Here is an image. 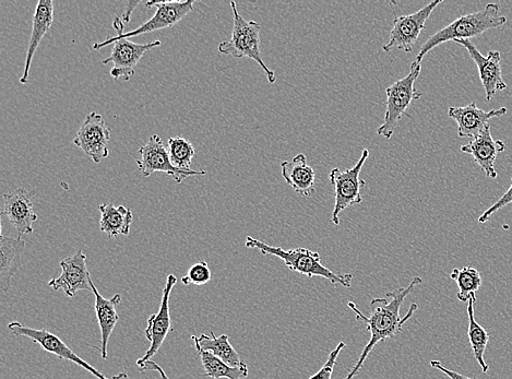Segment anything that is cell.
Masks as SVG:
<instances>
[{"mask_svg": "<svg viewBox=\"0 0 512 379\" xmlns=\"http://www.w3.org/2000/svg\"><path fill=\"white\" fill-rule=\"evenodd\" d=\"M442 3L443 0H435L414 14L396 17L390 31L389 41L383 46V50L386 53L391 52L392 49L411 53L425 29L426 21Z\"/></svg>", "mask_w": 512, "mask_h": 379, "instance_id": "9c48e42d", "label": "cell"}, {"mask_svg": "<svg viewBox=\"0 0 512 379\" xmlns=\"http://www.w3.org/2000/svg\"><path fill=\"white\" fill-rule=\"evenodd\" d=\"M168 152L175 168L193 171L192 162L196 155L195 148L183 137H172L168 142Z\"/></svg>", "mask_w": 512, "mask_h": 379, "instance_id": "83f0119b", "label": "cell"}, {"mask_svg": "<svg viewBox=\"0 0 512 379\" xmlns=\"http://www.w3.org/2000/svg\"><path fill=\"white\" fill-rule=\"evenodd\" d=\"M54 22V3L51 0H40L35 8L33 16L32 32L29 42L26 66L23 75L20 78L21 84H27L29 81L31 65L35 52H37L45 34L52 29Z\"/></svg>", "mask_w": 512, "mask_h": 379, "instance_id": "44dd1931", "label": "cell"}, {"mask_svg": "<svg viewBox=\"0 0 512 379\" xmlns=\"http://www.w3.org/2000/svg\"><path fill=\"white\" fill-rule=\"evenodd\" d=\"M507 18L500 16V7L497 4H488L480 11L463 15L451 22L450 25L436 32L421 47L420 53L416 56L415 65H422L423 58L433 51L435 47L449 41L470 40L484 32L503 27Z\"/></svg>", "mask_w": 512, "mask_h": 379, "instance_id": "7a4b0ae2", "label": "cell"}, {"mask_svg": "<svg viewBox=\"0 0 512 379\" xmlns=\"http://www.w3.org/2000/svg\"><path fill=\"white\" fill-rule=\"evenodd\" d=\"M139 5H140V2L127 3V7L125 10V13L123 14V19H122L125 23H128L130 21V18H132V14L134 13L135 8Z\"/></svg>", "mask_w": 512, "mask_h": 379, "instance_id": "836d02e7", "label": "cell"}, {"mask_svg": "<svg viewBox=\"0 0 512 379\" xmlns=\"http://www.w3.org/2000/svg\"><path fill=\"white\" fill-rule=\"evenodd\" d=\"M369 158V150L364 149L359 161L351 169L341 171L339 168L330 172V183L335 189V208L332 211L331 221L340 225V215L349 207L363 203L362 188L366 182L361 179L362 169Z\"/></svg>", "mask_w": 512, "mask_h": 379, "instance_id": "8992f818", "label": "cell"}, {"mask_svg": "<svg viewBox=\"0 0 512 379\" xmlns=\"http://www.w3.org/2000/svg\"><path fill=\"white\" fill-rule=\"evenodd\" d=\"M196 2L195 0H186V2H148L147 7H156V14L134 31L124 32V23L121 18L116 17L113 21V27L117 32L114 39H130L138 35L151 33L163 29H168L177 25L187 15L192 13Z\"/></svg>", "mask_w": 512, "mask_h": 379, "instance_id": "52a82bcc", "label": "cell"}, {"mask_svg": "<svg viewBox=\"0 0 512 379\" xmlns=\"http://www.w3.org/2000/svg\"><path fill=\"white\" fill-rule=\"evenodd\" d=\"M91 288L95 299L94 309L97 314L99 326L101 329V355L103 360L109 359L107 353V346H109L110 338L119 321L117 313V306L122 302L121 294H116L112 299L107 300L98 291L93 281H91Z\"/></svg>", "mask_w": 512, "mask_h": 379, "instance_id": "ffe728a7", "label": "cell"}, {"mask_svg": "<svg viewBox=\"0 0 512 379\" xmlns=\"http://www.w3.org/2000/svg\"><path fill=\"white\" fill-rule=\"evenodd\" d=\"M476 302L475 293L471 294L469 305H468V315H469V330L468 336L470 340V345L474 354V358L478 361L479 365L483 373H487L490 370V366L486 364L485 361V351L488 345V341H490V335H488L487 331L475 321L474 317V304Z\"/></svg>", "mask_w": 512, "mask_h": 379, "instance_id": "d4e9b609", "label": "cell"}, {"mask_svg": "<svg viewBox=\"0 0 512 379\" xmlns=\"http://www.w3.org/2000/svg\"><path fill=\"white\" fill-rule=\"evenodd\" d=\"M3 216L6 215L9 222L18 233V239L32 234L33 223L38 221V215L33 208L32 196L26 189H16L4 195Z\"/></svg>", "mask_w": 512, "mask_h": 379, "instance_id": "2e32d148", "label": "cell"}, {"mask_svg": "<svg viewBox=\"0 0 512 379\" xmlns=\"http://www.w3.org/2000/svg\"><path fill=\"white\" fill-rule=\"evenodd\" d=\"M8 329L11 331V334L17 337H26L31 339L33 342L38 343V345H40L46 352L54 354L59 360L73 362L98 379H107L101 372L95 369V367L81 359L79 355L71 350L62 339H59L57 336L50 333L49 330L44 328H30L23 326L19 322L9 323Z\"/></svg>", "mask_w": 512, "mask_h": 379, "instance_id": "8fae6325", "label": "cell"}, {"mask_svg": "<svg viewBox=\"0 0 512 379\" xmlns=\"http://www.w3.org/2000/svg\"><path fill=\"white\" fill-rule=\"evenodd\" d=\"M199 359L204 366L205 375L214 379H244L248 376V366L233 367L208 352L199 351Z\"/></svg>", "mask_w": 512, "mask_h": 379, "instance_id": "484cf974", "label": "cell"}, {"mask_svg": "<svg viewBox=\"0 0 512 379\" xmlns=\"http://www.w3.org/2000/svg\"><path fill=\"white\" fill-rule=\"evenodd\" d=\"M197 352H208L221 359L230 366L237 367L244 364L240 354L233 348L230 343L228 335H221L217 337L214 333H210V336L202 334L200 337L192 336Z\"/></svg>", "mask_w": 512, "mask_h": 379, "instance_id": "cb8c5ba5", "label": "cell"}, {"mask_svg": "<svg viewBox=\"0 0 512 379\" xmlns=\"http://www.w3.org/2000/svg\"><path fill=\"white\" fill-rule=\"evenodd\" d=\"M431 366L433 367V369H436L440 372H443L444 374H446L450 379H475V378H471V377H468V376H464L462 374H459L455 371H451L449 369H447V367H445L442 362H439V361H431Z\"/></svg>", "mask_w": 512, "mask_h": 379, "instance_id": "1f68e13d", "label": "cell"}, {"mask_svg": "<svg viewBox=\"0 0 512 379\" xmlns=\"http://www.w3.org/2000/svg\"><path fill=\"white\" fill-rule=\"evenodd\" d=\"M423 280L420 277H415L408 287L399 288L395 291L389 292L386 298H376L371 302V315L365 316L354 302H349V309L355 313L356 319L366 325V330L371 334V340L368 341L366 347L360 355L359 360L352 367L351 371L344 379H353L362 370L369 354L373 351L376 345L381 341L395 339L402 333L403 326L411 319L419 305L413 303L406 316L401 317L400 309L406 300L407 296L411 294L414 289Z\"/></svg>", "mask_w": 512, "mask_h": 379, "instance_id": "6da1fadb", "label": "cell"}, {"mask_svg": "<svg viewBox=\"0 0 512 379\" xmlns=\"http://www.w3.org/2000/svg\"><path fill=\"white\" fill-rule=\"evenodd\" d=\"M176 283L177 278L174 275H169L168 279H166L160 310L157 314H152L149 317L148 327L145 330V336L150 341V348L144 355V358L137 361V366L150 361L154 355L160 351L166 337H168L173 330L170 312V299Z\"/></svg>", "mask_w": 512, "mask_h": 379, "instance_id": "4fadbf2b", "label": "cell"}, {"mask_svg": "<svg viewBox=\"0 0 512 379\" xmlns=\"http://www.w3.org/2000/svg\"><path fill=\"white\" fill-rule=\"evenodd\" d=\"M464 47L473 59L476 66L479 68L480 78L485 89L486 101L491 102L498 91H503L507 88L506 82L503 79L502 56L497 51H491L485 57L478 50L471 40L456 41Z\"/></svg>", "mask_w": 512, "mask_h": 379, "instance_id": "9a60e30c", "label": "cell"}, {"mask_svg": "<svg viewBox=\"0 0 512 379\" xmlns=\"http://www.w3.org/2000/svg\"><path fill=\"white\" fill-rule=\"evenodd\" d=\"M282 177L293 191L304 198L312 197L316 188V172L303 153L281 162Z\"/></svg>", "mask_w": 512, "mask_h": 379, "instance_id": "d6986e66", "label": "cell"}, {"mask_svg": "<svg viewBox=\"0 0 512 379\" xmlns=\"http://www.w3.org/2000/svg\"><path fill=\"white\" fill-rule=\"evenodd\" d=\"M59 266L62 268V274L50 280V288L55 291H63L68 298H75L79 291H92V279L85 253L79 251L75 255L63 259Z\"/></svg>", "mask_w": 512, "mask_h": 379, "instance_id": "5bb4252c", "label": "cell"}, {"mask_svg": "<svg viewBox=\"0 0 512 379\" xmlns=\"http://www.w3.org/2000/svg\"><path fill=\"white\" fill-rule=\"evenodd\" d=\"M114 44L112 54L104 59L103 65L113 64L111 76L115 79L123 78L126 81L135 76V68L149 50L162 45L161 41H154L148 44L130 42L129 39L110 38L93 45V50H101L105 46Z\"/></svg>", "mask_w": 512, "mask_h": 379, "instance_id": "ba28073f", "label": "cell"}, {"mask_svg": "<svg viewBox=\"0 0 512 379\" xmlns=\"http://www.w3.org/2000/svg\"><path fill=\"white\" fill-rule=\"evenodd\" d=\"M505 149L504 141L495 140L491 134V125H488L478 137L472 139L468 145L462 146L461 152L471 155L487 177L496 179L495 161L499 153Z\"/></svg>", "mask_w": 512, "mask_h": 379, "instance_id": "ac0fdd59", "label": "cell"}, {"mask_svg": "<svg viewBox=\"0 0 512 379\" xmlns=\"http://www.w3.org/2000/svg\"><path fill=\"white\" fill-rule=\"evenodd\" d=\"M212 279L207 262H198L189 268L187 275L182 278L184 286H205Z\"/></svg>", "mask_w": 512, "mask_h": 379, "instance_id": "f1b7e54d", "label": "cell"}, {"mask_svg": "<svg viewBox=\"0 0 512 379\" xmlns=\"http://www.w3.org/2000/svg\"><path fill=\"white\" fill-rule=\"evenodd\" d=\"M137 167L142 175L149 177L153 173L168 174L177 183H183L190 176L206 175V171H183L174 167L168 149L165 148L160 136L153 135L145 146L138 150Z\"/></svg>", "mask_w": 512, "mask_h": 379, "instance_id": "30bf717a", "label": "cell"}, {"mask_svg": "<svg viewBox=\"0 0 512 379\" xmlns=\"http://www.w3.org/2000/svg\"><path fill=\"white\" fill-rule=\"evenodd\" d=\"M246 247L254 248L263 255H272L280 258L282 262L291 271L299 272L308 278L321 277L329 280L333 286L351 288L353 276L351 274H335L321 264V257L317 252L307 250V248L297 247L293 250H283L282 247H273L247 236Z\"/></svg>", "mask_w": 512, "mask_h": 379, "instance_id": "3957f363", "label": "cell"}, {"mask_svg": "<svg viewBox=\"0 0 512 379\" xmlns=\"http://www.w3.org/2000/svg\"><path fill=\"white\" fill-rule=\"evenodd\" d=\"M138 367H139V370L142 372L154 371V372L159 373L161 379H170L169 376L165 374L162 367L157 362H154L152 360H150L144 364H141Z\"/></svg>", "mask_w": 512, "mask_h": 379, "instance_id": "d6a6232c", "label": "cell"}, {"mask_svg": "<svg viewBox=\"0 0 512 379\" xmlns=\"http://www.w3.org/2000/svg\"><path fill=\"white\" fill-rule=\"evenodd\" d=\"M112 379H129L127 373H119L112 377Z\"/></svg>", "mask_w": 512, "mask_h": 379, "instance_id": "e575fe53", "label": "cell"}, {"mask_svg": "<svg viewBox=\"0 0 512 379\" xmlns=\"http://www.w3.org/2000/svg\"><path fill=\"white\" fill-rule=\"evenodd\" d=\"M110 139L111 129L107 127L103 116L91 112L78 130L74 144L94 163H100L110 156L107 149Z\"/></svg>", "mask_w": 512, "mask_h": 379, "instance_id": "7c38bea8", "label": "cell"}, {"mask_svg": "<svg viewBox=\"0 0 512 379\" xmlns=\"http://www.w3.org/2000/svg\"><path fill=\"white\" fill-rule=\"evenodd\" d=\"M347 348V345L342 341L339 343L335 350H332L329 357L321 369L308 379H331L333 370H335L337 360L343 349Z\"/></svg>", "mask_w": 512, "mask_h": 379, "instance_id": "f546056e", "label": "cell"}, {"mask_svg": "<svg viewBox=\"0 0 512 379\" xmlns=\"http://www.w3.org/2000/svg\"><path fill=\"white\" fill-rule=\"evenodd\" d=\"M422 65L412 63L410 73L386 89V114L384 123L377 129V134L390 140L404 114L411 104L422 98V93L415 89V82L421 75Z\"/></svg>", "mask_w": 512, "mask_h": 379, "instance_id": "5b68a950", "label": "cell"}, {"mask_svg": "<svg viewBox=\"0 0 512 379\" xmlns=\"http://www.w3.org/2000/svg\"><path fill=\"white\" fill-rule=\"evenodd\" d=\"M507 108H500L485 112L478 108L475 102L466 106H450L448 115L452 120H455L458 125V136L460 138L478 137L483 130L490 124L492 118L504 116L507 114Z\"/></svg>", "mask_w": 512, "mask_h": 379, "instance_id": "e0dca14e", "label": "cell"}, {"mask_svg": "<svg viewBox=\"0 0 512 379\" xmlns=\"http://www.w3.org/2000/svg\"><path fill=\"white\" fill-rule=\"evenodd\" d=\"M450 278L457 283V298L460 302H469L471 294L478 292L483 283L480 271L473 267L456 268L451 272Z\"/></svg>", "mask_w": 512, "mask_h": 379, "instance_id": "4316f807", "label": "cell"}, {"mask_svg": "<svg viewBox=\"0 0 512 379\" xmlns=\"http://www.w3.org/2000/svg\"><path fill=\"white\" fill-rule=\"evenodd\" d=\"M25 240L0 238V288L5 293L10 290L11 280L16 276L22 266V255L26 251Z\"/></svg>", "mask_w": 512, "mask_h": 379, "instance_id": "7402d4cb", "label": "cell"}, {"mask_svg": "<svg viewBox=\"0 0 512 379\" xmlns=\"http://www.w3.org/2000/svg\"><path fill=\"white\" fill-rule=\"evenodd\" d=\"M509 204H512V180L511 185L508 189V191L500 197L497 201H495V204L488 208L483 215L480 217L479 222L485 223L486 221L490 220V218L494 215L495 212H497L500 209H503L504 207L508 206Z\"/></svg>", "mask_w": 512, "mask_h": 379, "instance_id": "4dcf8cb0", "label": "cell"}, {"mask_svg": "<svg viewBox=\"0 0 512 379\" xmlns=\"http://www.w3.org/2000/svg\"><path fill=\"white\" fill-rule=\"evenodd\" d=\"M233 11L232 37L219 45V52L224 55H231L235 58L247 57L256 62L267 76L270 84H275L277 77L275 71L271 70L265 63L263 53L260 50V30L258 22L246 20L238 13L235 2H231Z\"/></svg>", "mask_w": 512, "mask_h": 379, "instance_id": "277c9868", "label": "cell"}, {"mask_svg": "<svg viewBox=\"0 0 512 379\" xmlns=\"http://www.w3.org/2000/svg\"><path fill=\"white\" fill-rule=\"evenodd\" d=\"M99 210L101 212L100 229L107 235V238L129 235L134 221L132 210L124 206L116 207L114 204H103Z\"/></svg>", "mask_w": 512, "mask_h": 379, "instance_id": "603a6c76", "label": "cell"}]
</instances>
